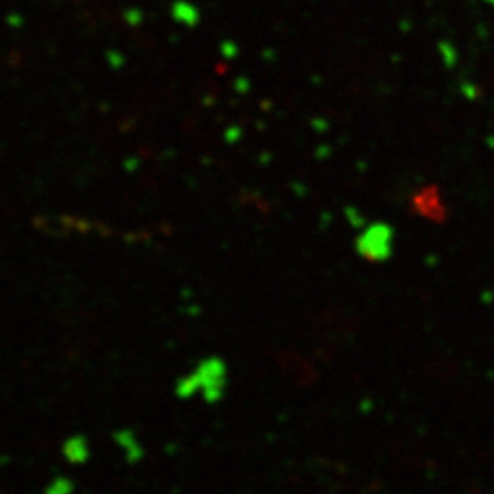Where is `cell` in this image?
Segmentation results:
<instances>
[{
	"label": "cell",
	"instance_id": "cell-1",
	"mask_svg": "<svg viewBox=\"0 0 494 494\" xmlns=\"http://www.w3.org/2000/svg\"><path fill=\"white\" fill-rule=\"evenodd\" d=\"M392 244H394V229L386 223H376L358 235L357 251L365 260L383 262L392 256L394 251Z\"/></svg>",
	"mask_w": 494,
	"mask_h": 494
},
{
	"label": "cell",
	"instance_id": "cell-2",
	"mask_svg": "<svg viewBox=\"0 0 494 494\" xmlns=\"http://www.w3.org/2000/svg\"><path fill=\"white\" fill-rule=\"evenodd\" d=\"M411 206L418 215L430 221L442 223L446 220V206L443 205L439 190L434 186L419 190L411 200Z\"/></svg>",
	"mask_w": 494,
	"mask_h": 494
},
{
	"label": "cell",
	"instance_id": "cell-3",
	"mask_svg": "<svg viewBox=\"0 0 494 494\" xmlns=\"http://www.w3.org/2000/svg\"><path fill=\"white\" fill-rule=\"evenodd\" d=\"M170 15L173 21H176L178 24L194 27L197 26L202 18V13L199 7L189 0H175L170 7Z\"/></svg>",
	"mask_w": 494,
	"mask_h": 494
},
{
	"label": "cell",
	"instance_id": "cell-4",
	"mask_svg": "<svg viewBox=\"0 0 494 494\" xmlns=\"http://www.w3.org/2000/svg\"><path fill=\"white\" fill-rule=\"evenodd\" d=\"M122 20H123V22H125L127 26L138 27L139 24H143L144 15H143V11L139 10V8H127L122 13Z\"/></svg>",
	"mask_w": 494,
	"mask_h": 494
},
{
	"label": "cell",
	"instance_id": "cell-5",
	"mask_svg": "<svg viewBox=\"0 0 494 494\" xmlns=\"http://www.w3.org/2000/svg\"><path fill=\"white\" fill-rule=\"evenodd\" d=\"M106 59H108L109 66L114 67V69H120V67L125 64V56H123L119 50H111V52L106 53Z\"/></svg>",
	"mask_w": 494,
	"mask_h": 494
},
{
	"label": "cell",
	"instance_id": "cell-6",
	"mask_svg": "<svg viewBox=\"0 0 494 494\" xmlns=\"http://www.w3.org/2000/svg\"><path fill=\"white\" fill-rule=\"evenodd\" d=\"M220 52H221V55H223L226 59H234L235 56L239 55V47H237V45H235L234 42L226 41V42L221 43Z\"/></svg>",
	"mask_w": 494,
	"mask_h": 494
},
{
	"label": "cell",
	"instance_id": "cell-7",
	"mask_svg": "<svg viewBox=\"0 0 494 494\" xmlns=\"http://www.w3.org/2000/svg\"><path fill=\"white\" fill-rule=\"evenodd\" d=\"M234 88L237 90L239 93H245L246 90L250 88V82L246 80V78H244V77H239L237 80H235V83H234Z\"/></svg>",
	"mask_w": 494,
	"mask_h": 494
}]
</instances>
